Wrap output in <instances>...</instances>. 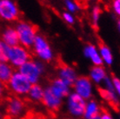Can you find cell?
<instances>
[{
	"instance_id": "obj_1",
	"label": "cell",
	"mask_w": 120,
	"mask_h": 119,
	"mask_svg": "<svg viewBox=\"0 0 120 119\" xmlns=\"http://www.w3.org/2000/svg\"><path fill=\"white\" fill-rule=\"evenodd\" d=\"M14 27L18 34L19 45L27 49H30L37 35L38 34L36 25L27 21L19 20Z\"/></svg>"
},
{
	"instance_id": "obj_2",
	"label": "cell",
	"mask_w": 120,
	"mask_h": 119,
	"mask_svg": "<svg viewBox=\"0 0 120 119\" xmlns=\"http://www.w3.org/2000/svg\"><path fill=\"white\" fill-rule=\"evenodd\" d=\"M1 103L5 104V114L3 119H18L25 110V102L10 91Z\"/></svg>"
},
{
	"instance_id": "obj_3",
	"label": "cell",
	"mask_w": 120,
	"mask_h": 119,
	"mask_svg": "<svg viewBox=\"0 0 120 119\" xmlns=\"http://www.w3.org/2000/svg\"><path fill=\"white\" fill-rule=\"evenodd\" d=\"M30 49L32 50L33 54L41 61L51 62L54 59V52L50 45V43L47 38L41 34L37 35Z\"/></svg>"
},
{
	"instance_id": "obj_4",
	"label": "cell",
	"mask_w": 120,
	"mask_h": 119,
	"mask_svg": "<svg viewBox=\"0 0 120 119\" xmlns=\"http://www.w3.org/2000/svg\"><path fill=\"white\" fill-rule=\"evenodd\" d=\"M44 71L45 67L43 63L31 58L26 63H24L22 66H20L18 71L20 72L24 78H27V80L31 84H33L38 83Z\"/></svg>"
},
{
	"instance_id": "obj_5",
	"label": "cell",
	"mask_w": 120,
	"mask_h": 119,
	"mask_svg": "<svg viewBox=\"0 0 120 119\" xmlns=\"http://www.w3.org/2000/svg\"><path fill=\"white\" fill-rule=\"evenodd\" d=\"M30 59H31V52L30 49H27L20 45L10 48L8 63L14 69H18Z\"/></svg>"
},
{
	"instance_id": "obj_6",
	"label": "cell",
	"mask_w": 120,
	"mask_h": 119,
	"mask_svg": "<svg viewBox=\"0 0 120 119\" xmlns=\"http://www.w3.org/2000/svg\"><path fill=\"white\" fill-rule=\"evenodd\" d=\"M30 85L31 83L27 80V78H24L20 72L16 71L11 76L6 87L8 91L18 95V94H27L30 90Z\"/></svg>"
},
{
	"instance_id": "obj_7",
	"label": "cell",
	"mask_w": 120,
	"mask_h": 119,
	"mask_svg": "<svg viewBox=\"0 0 120 119\" xmlns=\"http://www.w3.org/2000/svg\"><path fill=\"white\" fill-rule=\"evenodd\" d=\"M20 10L15 0H0V19L6 22L18 21Z\"/></svg>"
},
{
	"instance_id": "obj_8",
	"label": "cell",
	"mask_w": 120,
	"mask_h": 119,
	"mask_svg": "<svg viewBox=\"0 0 120 119\" xmlns=\"http://www.w3.org/2000/svg\"><path fill=\"white\" fill-rule=\"evenodd\" d=\"M57 75L58 78H60L68 87H73L76 79L78 78L74 68L63 62L58 63Z\"/></svg>"
},
{
	"instance_id": "obj_9",
	"label": "cell",
	"mask_w": 120,
	"mask_h": 119,
	"mask_svg": "<svg viewBox=\"0 0 120 119\" xmlns=\"http://www.w3.org/2000/svg\"><path fill=\"white\" fill-rule=\"evenodd\" d=\"M41 103L48 108L49 112L53 114L58 112V110H60V108L62 106L61 99L55 95L49 87L44 91V96H43Z\"/></svg>"
},
{
	"instance_id": "obj_10",
	"label": "cell",
	"mask_w": 120,
	"mask_h": 119,
	"mask_svg": "<svg viewBox=\"0 0 120 119\" xmlns=\"http://www.w3.org/2000/svg\"><path fill=\"white\" fill-rule=\"evenodd\" d=\"M72 88L82 98H89L91 96V79L86 76L78 77Z\"/></svg>"
},
{
	"instance_id": "obj_11",
	"label": "cell",
	"mask_w": 120,
	"mask_h": 119,
	"mask_svg": "<svg viewBox=\"0 0 120 119\" xmlns=\"http://www.w3.org/2000/svg\"><path fill=\"white\" fill-rule=\"evenodd\" d=\"M86 104L81 97L77 93L72 94L69 98V110L73 115L78 116H84Z\"/></svg>"
},
{
	"instance_id": "obj_12",
	"label": "cell",
	"mask_w": 120,
	"mask_h": 119,
	"mask_svg": "<svg viewBox=\"0 0 120 119\" xmlns=\"http://www.w3.org/2000/svg\"><path fill=\"white\" fill-rule=\"evenodd\" d=\"M84 55L86 58L90 59L93 65L96 66H103L104 63L100 57L98 46L92 44H88L84 48Z\"/></svg>"
},
{
	"instance_id": "obj_13",
	"label": "cell",
	"mask_w": 120,
	"mask_h": 119,
	"mask_svg": "<svg viewBox=\"0 0 120 119\" xmlns=\"http://www.w3.org/2000/svg\"><path fill=\"white\" fill-rule=\"evenodd\" d=\"M1 40L10 48L19 45L18 37L15 30V27L9 26L5 28L1 34Z\"/></svg>"
},
{
	"instance_id": "obj_14",
	"label": "cell",
	"mask_w": 120,
	"mask_h": 119,
	"mask_svg": "<svg viewBox=\"0 0 120 119\" xmlns=\"http://www.w3.org/2000/svg\"><path fill=\"white\" fill-rule=\"evenodd\" d=\"M97 89H98L99 95L101 96V97L103 99H105L115 111L119 112V102L115 95L114 91L109 90L107 89H104L101 87H98Z\"/></svg>"
},
{
	"instance_id": "obj_15",
	"label": "cell",
	"mask_w": 120,
	"mask_h": 119,
	"mask_svg": "<svg viewBox=\"0 0 120 119\" xmlns=\"http://www.w3.org/2000/svg\"><path fill=\"white\" fill-rule=\"evenodd\" d=\"M49 88L59 98L65 97L69 95V87L58 78H54L53 80L51 81V85H50Z\"/></svg>"
},
{
	"instance_id": "obj_16",
	"label": "cell",
	"mask_w": 120,
	"mask_h": 119,
	"mask_svg": "<svg viewBox=\"0 0 120 119\" xmlns=\"http://www.w3.org/2000/svg\"><path fill=\"white\" fill-rule=\"evenodd\" d=\"M15 71V69L8 62H0V81L5 85H7Z\"/></svg>"
},
{
	"instance_id": "obj_17",
	"label": "cell",
	"mask_w": 120,
	"mask_h": 119,
	"mask_svg": "<svg viewBox=\"0 0 120 119\" xmlns=\"http://www.w3.org/2000/svg\"><path fill=\"white\" fill-rule=\"evenodd\" d=\"M98 48L99 54L103 60V63H106L107 65H111L113 63V55L109 46H107L105 44L101 43Z\"/></svg>"
},
{
	"instance_id": "obj_18",
	"label": "cell",
	"mask_w": 120,
	"mask_h": 119,
	"mask_svg": "<svg viewBox=\"0 0 120 119\" xmlns=\"http://www.w3.org/2000/svg\"><path fill=\"white\" fill-rule=\"evenodd\" d=\"M106 71L103 66L93 65L90 70V79L95 81L96 83H100L102 80H105L106 78Z\"/></svg>"
},
{
	"instance_id": "obj_19",
	"label": "cell",
	"mask_w": 120,
	"mask_h": 119,
	"mask_svg": "<svg viewBox=\"0 0 120 119\" xmlns=\"http://www.w3.org/2000/svg\"><path fill=\"white\" fill-rule=\"evenodd\" d=\"M84 116L87 119H92L99 116V107L94 100H91L86 106Z\"/></svg>"
},
{
	"instance_id": "obj_20",
	"label": "cell",
	"mask_w": 120,
	"mask_h": 119,
	"mask_svg": "<svg viewBox=\"0 0 120 119\" xmlns=\"http://www.w3.org/2000/svg\"><path fill=\"white\" fill-rule=\"evenodd\" d=\"M29 94H30V98L33 100H37L38 102L42 101L43 96H44V90H43L42 87L40 86L38 83H33L30 85V90H29Z\"/></svg>"
},
{
	"instance_id": "obj_21",
	"label": "cell",
	"mask_w": 120,
	"mask_h": 119,
	"mask_svg": "<svg viewBox=\"0 0 120 119\" xmlns=\"http://www.w3.org/2000/svg\"><path fill=\"white\" fill-rule=\"evenodd\" d=\"M102 13V9L99 5H94L92 7V10L90 12V20H91V24L93 25V27L97 28L98 26Z\"/></svg>"
},
{
	"instance_id": "obj_22",
	"label": "cell",
	"mask_w": 120,
	"mask_h": 119,
	"mask_svg": "<svg viewBox=\"0 0 120 119\" xmlns=\"http://www.w3.org/2000/svg\"><path fill=\"white\" fill-rule=\"evenodd\" d=\"M20 119H54L50 116H46L45 114L35 111V110H28Z\"/></svg>"
},
{
	"instance_id": "obj_23",
	"label": "cell",
	"mask_w": 120,
	"mask_h": 119,
	"mask_svg": "<svg viewBox=\"0 0 120 119\" xmlns=\"http://www.w3.org/2000/svg\"><path fill=\"white\" fill-rule=\"evenodd\" d=\"M64 7L66 11L70 12L71 14H74L80 10V6L75 0H64Z\"/></svg>"
},
{
	"instance_id": "obj_24",
	"label": "cell",
	"mask_w": 120,
	"mask_h": 119,
	"mask_svg": "<svg viewBox=\"0 0 120 119\" xmlns=\"http://www.w3.org/2000/svg\"><path fill=\"white\" fill-rule=\"evenodd\" d=\"M10 47L0 38V62H8V54Z\"/></svg>"
},
{
	"instance_id": "obj_25",
	"label": "cell",
	"mask_w": 120,
	"mask_h": 119,
	"mask_svg": "<svg viewBox=\"0 0 120 119\" xmlns=\"http://www.w3.org/2000/svg\"><path fill=\"white\" fill-rule=\"evenodd\" d=\"M62 18L64 19V21L65 22L66 24H75V17L74 14H71L68 11H64L62 13Z\"/></svg>"
},
{
	"instance_id": "obj_26",
	"label": "cell",
	"mask_w": 120,
	"mask_h": 119,
	"mask_svg": "<svg viewBox=\"0 0 120 119\" xmlns=\"http://www.w3.org/2000/svg\"><path fill=\"white\" fill-rule=\"evenodd\" d=\"M99 119H112L110 112L104 106L99 107Z\"/></svg>"
},
{
	"instance_id": "obj_27",
	"label": "cell",
	"mask_w": 120,
	"mask_h": 119,
	"mask_svg": "<svg viewBox=\"0 0 120 119\" xmlns=\"http://www.w3.org/2000/svg\"><path fill=\"white\" fill-rule=\"evenodd\" d=\"M111 10L115 15H120V0H112L111 1Z\"/></svg>"
},
{
	"instance_id": "obj_28",
	"label": "cell",
	"mask_w": 120,
	"mask_h": 119,
	"mask_svg": "<svg viewBox=\"0 0 120 119\" xmlns=\"http://www.w3.org/2000/svg\"><path fill=\"white\" fill-rule=\"evenodd\" d=\"M6 92H8V89H7V87L4 83H3L1 81H0V104H1V102L2 100L4 99V97H5L4 94Z\"/></svg>"
},
{
	"instance_id": "obj_29",
	"label": "cell",
	"mask_w": 120,
	"mask_h": 119,
	"mask_svg": "<svg viewBox=\"0 0 120 119\" xmlns=\"http://www.w3.org/2000/svg\"><path fill=\"white\" fill-rule=\"evenodd\" d=\"M112 85H113V87H114V89L115 90H117V93H119L120 91V81L119 79L117 78H116L115 76H113L112 77Z\"/></svg>"
},
{
	"instance_id": "obj_30",
	"label": "cell",
	"mask_w": 120,
	"mask_h": 119,
	"mask_svg": "<svg viewBox=\"0 0 120 119\" xmlns=\"http://www.w3.org/2000/svg\"><path fill=\"white\" fill-rule=\"evenodd\" d=\"M117 30H120V22H119V20L117 21Z\"/></svg>"
},
{
	"instance_id": "obj_31",
	"label": "cell",
	"mask_w": 120,
	"mask_h": 119,
	"mask_svg": "<svg viewBox=\"0 0 120 119\" xmlns=\"http://www.w3.org/2000/svg\"><path fill=\"white\" fill-rule=\"evenodd\" d=\"M85 1H87V2H96L97 0H85Z\"/></svg>"
},
{
	"instance_id": "obj_32",
	"label": "cell",
	"mask_w": 120,
	"mask_h": 119,
	"mask_svg": "<svg viewBox=\"0 0 120 119\" xmlns=\"http://www.w3.org/2000/svg\"><path fill=\"white\" fill-rule=\"evenodd\" d=\"M62 119H72L71 117H64V118H62Z\"/></svg>"
},
{
	"instance_id": "obj_33",
	"label": "cell",
	"mask_w": 120,
	"mask_h": 119,
	"mask_svg": "<svg viewBox=\"0 0 120 119\" xmlns=\"http://www.w3.org/2000/svg\"><path fill=\"white\" fill-rule=\"evenodd\" d=\"M92 119H99V116H97V117H95V118H92Z\"/></svg>"
}]
</instances>
